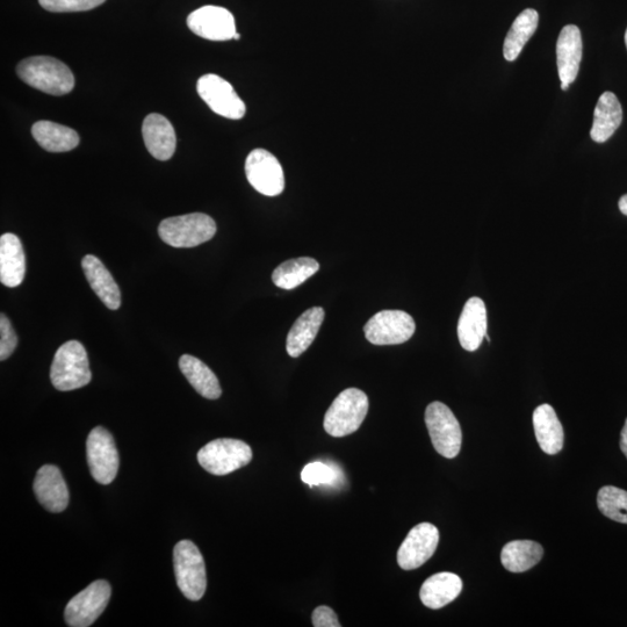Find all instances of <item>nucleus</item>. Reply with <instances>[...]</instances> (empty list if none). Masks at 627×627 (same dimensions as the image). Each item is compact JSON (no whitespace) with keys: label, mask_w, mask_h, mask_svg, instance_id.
Returning <instances> with one entry per match:
<instances>
[{"label":"nucleus","mask_w":627,"mask_h":627,"mask_svg":"<svg viewBox=\"0 0 627 627\" xmlns=\"http://www.w3.org/2000/svg\"><path fill=\"white\" fill-rule=\"evenodd\" d=\"M21 81L52 96H64L74 89L75 77L63 62L49 56H34L17 67Z\"/></svg>","instance_id":"nucleus-1"},{"label":"nucleus","mask_w":627,"mask_h":627,"mask_svg":"<svg viewBox=\"0 0 627 627\" xmlns=\"http://www.w3.org/2000/svg\"><path fill=\"white\" fill-rule=\"evenodd\" d=\"M92 374L88 353L78 341H68L56 351L50 380L61 392L75 391L91 383Z\"/></svg>","instance_id":"nucleus-2"},{"label":"nucleus","mask_w":627,"mask_h":627,"mask_svg":"<svg viewBox=\"0 0 627 627\" xmlns=\"http://www.w3.org/2000/svg\"><path fill=\"white\" fill-rule=\"evenodd\" d=\"M370 402L367 395L357 388L345 389L331 403L324 416V430L331 437H345L356 432L369 413Z\"/></svg>","instance_id":"nucleus-3"},{"label":"nucleus","mask_w":627,"mask_h":627,"mask_svg":"<svg viewBox=\"0 0 627 627\" xmlns=\"http://www.w3.org/2000/svg\"><path fill=\"white\" fill-rule=\"evenodd\" d=\"M216 233V223L204 213H192L165 219L158 227L164 243L174 248H194L211 241Z\"/></svg>","instance_id":"nucleus-4"},{"label":"nucleus","mask_w":627,"mask_h":627,"mask_svg":"<svg viewBox=\"0 0 627 627\" xmlns=\"http://www.w3.org/2000/svg\"><path fill=\"white\" fill-rule=\"evenodd\" d=\"M174 566L180 592L187 600L200 601L207 588L206 566L198 547L191 540H182L175 546Z\"/></svg>","instance_id":"nucleus-5"},{"label":"nucleus","mask_w":627,"mask_h":627,"mask_svg":"<svg viewBox=\"0 0 627 627\" xmlns=\"http://www.w3.org/2000/svg\"><path fill=\"white\" fill-rule=\"evenodd\" d=\"M252 450L247 443L233 438H220L208 443L198 452V461L213 475H227L250 464Z\"/></svg>","instance_id":"nucleus-6"},{"label":"nucleus","mask_w":627,"mask_h":627,"mask_svg":"<svg viewBox=\"0 0 627 627\" xmlns=\"http://www.w3.org/2000/svg\"><path fill=\"white\" fill-rule=\"evenodd\" d=\"M425 424L435 450L445 458H456L463 443V432L452 410L442 402L430 403L425 410Z\"/></svg>","instance_id":"nucleus-7"},{"label":"nucleus","mask_w":627,"mask_h":627,"mask_svg":"<svg viewBox=\"0 0 627 627\" xmlns=\"http://www.w3.org/2000/svg\"><path fill=\"white\" fill-rule=\"evenodd\" d=\"M86 457L93 479L100 485H110L119 471V453L111 432L97 427L86 441Z\"/></svg>","instance_id":"nucleus-8"},{"label":"nucleus","mask_w":627,"mask_h":627,"mask_svg":"<svg viewBox=\"0 0 627 627\" xmlns=\"http://www.w3.org/2000/svg\"><path fill=\"white\" fill-rule=\"evenodd\" d=\"M110 583L98 580L86 587L83 592L71 598L64 611V618L70 627H89L102 616L110 602Z\"/></svg>","instance_id":"nucleus-9"},{"label":"nucleus","mask_w":627,"mask_h":627,"mask_svg":"<svg viewBox=\"0 0 627 627\" xmlns=\"http://www.w3.org/2000/svg\"><path fill=\"white\" fill-rule=\"evenodd\" d=\"M245 175L254 189L266 197H277L285 190L283 167L265 149L252 150L245 161Z\"/></svg>","instance_id":"nucleus-10"},{"label":"nucleus","mask_w":627,"mask_h":627,"mask_svg":"<svg viewBox=\"0 0 627 627\" xmlns=\"http://www.w3.org/2000/svg\"><path fill=\"white\" fill-rule=\"evenodd\" d=\"M416 324L412 316L402 311H383L365 324L366 340L374 345H398L413 337Z\"/></svg>","instance_id":"nucleus-11"},{"label":"nucleus","mask_w":627,"mask_h":627,"mask_svg":"<svg viewBox=\"0 0 627 627\" xmlns=\"http://www.w3.org/2000/svg\"><path fill=\"white\" fill-rule=\"evenodd\" d=\"M197 91L208 107L223 118L240 120L247 112L233 85L218 75L208 74L199 78Z\"/></svg>","instance_id":"nucleus-12"},{"label":"nucleus","mask_w":627,"mask_h":627,"mask_svg":"<svg viewBox=\"0 0 627 627\" xmlns=\"http://www.w3.org/2000/svg\"><path fill=\"white\" fill-rule=\"evenodd\" d=\"M439 543V532L435 525L421 523L415 526L398 552V564L405 571L420 568L434 556Z\"/></svg>","instance_id":"nucleus-13"},{"label":"nucleus","mask_w":627,"mask_h":627,"mask_svg":"<svg viewBox=\"0 0 627 627\" xmlns=\"http://www.w3.org/2000/svg\"><path fill=\"white\" fill-rule=\"evenodd\" d=\"M187 26L200 38L211 41H228L236 34L232 13L220 6H204L187 18Z\"/></svg>","instance_id":"nucleus-14"},{"label":"nucleus","mask_w":627,"mask_h":627,"mask_svg":"<svg viewBox=\"0 0 627 627\" xmlns=\"http://www.w3.org/2000/svg\"><path fill=\"white\" fill-rule=\"evenodd\" d=\"M34 493L41 506L50 513L59 514L69 504V489L59 467L45 465L40 468L34 480Z\"/></svg>","instance_id":"nucleus-15"},{"label":"nucleus","mask_w":627,"mask_h":627,"mask_svg":"<svg viewBox=\"0 0 627 627\" xmlns=\"http://www.w3.org/2000/svg\"><path fill=\"white\" fill-rule=\"evenodd\" d=\"M144 144L158 161H168L176 151V133L171 122L161 114H149L143 121Z\"/></svg>","instance_id":"nucleus-16"},{"label":"nucleus","mask_w":627,"mask_h":627,"mask_svg":"<svg viewBox=\"0 0 627 627\" xmlns=\"http://www.w3.org/2000/svg\"><path fill=\"white\" fill-rule=\"evenodd\" d=\"M487 335V309L484 300L471 298L466 302L458 322V338L466 351L480 348Z\"/></svg>","instance_id":"nucleus-17"},{"label":"nucleus","mask_w":627,"mask_h":627,"mask_svg":"<svg viewBox=\"0 0 627 627\" xmlns=\"http://www.w3.org/2000/svg\"><path fill=\"white\" fill-rule=\"evenodd\" d=\"M582 36L578 26L562 28L557 43L558 71L561 83L571 85L578 77L582 61Z\"/></svg>","instance_id":"nucleus-18"},{"label":"nucleus","mask_w":627,"mask_h":627,"mask_svg":"<svg viewBox=\"0 0 627 627\" xmlns=\"http://www.w3.org/2000/svg\"><path fill=\"white\" fill-rule=\"evenodd\" d=\"M26 258L23 244L17 235L7 233L0 237V281L6 287L23 284Z\"/></svg>","instance_id":"nucleus-19"},{"label":"nucleus","mask_w":627,"mask_h":627,"mask_svg":"<svg viewBox=\"0 0 627 627\" xmlns=\"http://www.w3.org/2000/svg\"><path fill=\"white\" fill-rule=\"evenodd\" d=\"M82 268L98 298L108 309L117 311L121 306L120 288L103 262L96 256L88 255L83 258Z\"/></svg>","instance_id":"nucleus-20"},{"label":"nucleus","mask_w":627,"mask_h":627,"mask_svg":"<svg viewBox=\"0 0 627 627\" xmlns=\"http://www.w3.org/2000/svg\"><path fill=\"white\" fill-rule=\"evenodd\" d=\"M324 315L326 314H324L322 307H313L301 314L287 336L286 350L288 355L298 358L311 347L317 334H319Z\"/></svg>","instance_id":"nucleus-21"},{"label":"nucleus","mask_w":627,"mask_h":627,"mask_svg":"<svg viewBox=\"0 0 627 627\" xmlns=\"http://www.w3.org/2000/svg\"><path fill=\"white\" fill-rule=\"evenodd\" d=\"M463 581L453 573H438L423 583L420 597L425 607L438 610L446 607L460 595Z\"/></svg>","instance_id":"nucleus-22"},{"label":"nucleus","mask_w":627,"mask_h":627,"mask_svg":"<svg viewBox=\"0 0 627 627\" xmlns=\"http://www.w3.org/2000/svg\"><path fill=\"white\" fill-rule=\"evenodd\" d=\"M533 428L542 450L553 456L564 448V429L550 405L539 406L533 413Z\"/></svg>","instance_id":"nucleus-23"},{"label":"nucleus","mask_w":627,"mask_h":627,"mask_svg":"<svg viewBox=\"0 0 627 627\" xmlns=\"http://www.w3.org/2000/svg\"><path fill=\"white\" fill-rule=\"evenodd\" d=\"M623 121V108L612 92H604L595 108L590 136L597 143L607 142Z\"/></svg>","instance_id":"nucleus-24"},{"label":"nucleus","mask_w":627,"mask_h":627,"mask_svg":"<svg viewBox=\"0 0 627 627\" xmlns=\"http://www.w3.org/2000/svg\"><path fill=\"white\" fill-rule=\"evenodd\" d=\"M32 134L39 146L49 153H67L75 149L81 141L74 129L52 121L36 122L32 127Z\"/></svg>","instance_id":"nucleus-25"},{"label":"nucleus","mask_w":627,"mask_h":627,"mask_svg":"<svg viewBox=\"0 0 627 627\" xmlns=\"http://www.w3.org/2000/svg\"><path fill=\"white\" fill-rule=\"evenodd\" d=\"M179 369L194 389L205 399L216 400L222 394L218 377L200 359L184 355L179 359Z\"/></svg>","instance_id":"nucleus-26"},{"label":"nucleus","mask_w":627,"mask_h":627,"mask_svg":"<svg viewBox=\"0 0 627 627\" xmlns=\"http://www.w3.org/2000/svg\"><path fill=\"white\" fill-rule=\"evenodd\" d=\"M544 556L543 546L532 540H514L503 547L501 561L511 573H523L535 567Z\"/></svg>","instance_id":"nucleus-27"},{"label":"nucleus","mask_w":627,"mask_h":627,"mask_svg":"<svg viewBox=\"0 0 627 627\" xmlns=\"http://www.w3.org/2000/svg\"><path fill=\"white\" fill-rule=\"evenodd\" d=\"M539 23V14L536 10H524L520 16L516 18L513 26H511L506 40H504L503 55L504 59L514 62L522 53L526 42L532 35L536 33Z\"/></svg>","instance_id":"nucleus-28"},{"label":"nucleus","mask_w":627,"mask_h":627,"mask_svg":"<svg viewBox=\"0 0 627 627\" xmlns=\"http://www.w3.org/2000/svg\"><path fill=\"white\" fill-rule=\"evenodd\" d=\"M320 264L314 258L300 257L290 259L273 271L272 280L276 286L291 291L315 275Z\"/></svg>","instance_id":"nucleus-29"},{"label":"nucleus","mask_w":627,"mask_h":627,"mask_svg":"<svg viewBox=\"0 0 627 627\" xmlns=\"http://www.w3.org/2000/svg\"><path fill=\"white\" fill-rule=\"evenodd\" d=\"M597 506L610 520L627 524V492L614 486H605L597 495Z\"/></svg>","instance_id":"nucleus-30"},{"label":"nucleus","mask_w":627,"mask_h":627,"mask_svg":"<svg viewBox=\"0 0 627 627\" xmlns=\"http://www.w3.org/2000/svg\"><path fill=\"white\" fill-rule=\"evenodd\" d=\"M301 480L309 487H340L344 482V475L341 468L334 464L315 461V463L306 465L302 470Z\"/></svg>","instance_id":"nucleus-31"},{"label":"nucleus","mask_w":627,"mask_h":627,"mask_svg":"<svg viewBox=\"0 0 627 627\" xmlns=\"http://www.w3.org/2000/svg\"><path fill=\"white\" fill-rule=\"evenodd\" d=\"M105 2L106 0H39L43 9L55 13L90 11Z\"/></svg>","instance_id":"nucleus-32"},{"label":"nucleus","mask_w":627,"mask_h":627,"mask_svg":"<svg viewBox=\"0 0 627 627\" xmlns=\"http://www.w3.org/2000/svg\"><path fill=\"white\" fill-rule=\"evenodd\" d=\"M18 345V337L9 317L0 315V360L9 358Z\"/></svg>","instance_id":"nucleus-33"},{"label":"nucleus","mask_w":627,"mask_h":627,"mask_svg":"<svg viewBox=\"0 0 627 627\" xmlns=\"http://www.w3.org/2000/svg\"><path fill=\"white\" fill-rule=\"evenodd\" d=\"M313 626L315 627H341L340 621L335 611L326 605L316 608L312 616Z\"/></svg>","instance_id":"nucleus-34"},{"label":"nucleus","mask_w":627,"mask_h":627,"mask_svg":"<svg viewBox=\"0 0 627 627\" xmlns=\"http://www.w3.org/2000/svg\"><path fill=\"white\" fill-rule=\"evenodd\" d=\"M621 449L627 458V418L621 435Z\"/></svg>","instance_id":"nucleus-35"},{"label":"nucleus","mask_w":627,"mask_h":627,"mask_svg":"<svg viewBox=\"0 0 627 627\" xmlns=\"http://www.w3.org/2000/svg\"><path fill=\"white\" fill-rule=\"evenodd\" d=\"M619 209H621V212L627 216V194L619 200Z\"/></svg>","instance_id":"nucleus-36"},{"label":"nucleus","mask_w":627,"mask_h":627,"mask_svg":"<svg viewBox=\"0 0 627 627\" xmlns=\"http://www.w3.org/2000/svg\"><path fill=\"white\" fill-rule=\"evenodd\" d=\"M568 88H569V84H567V83H561V89H562V90L567 91V90H568Z\"/></svg>","instance_id":"nucleus-37"},{"label":"nucleus","mask_w":627,"mask_h":627,"mask_svg":"<svg viewBox=\"0 0 627 627\" xmlns=\"http://www.w3.org/2000/svg\"><path fill=\"white\" fill-rule=\"evenodd\" d=\"M234 39L235 40H240L241 39V35L236 32V34L234 35Z\"/></svg>","instance_id":"nucleus-38"},{"label":"nucleus","mask_w":627,"mask_h":627,"mask_svg":"<svg viewBox=\"0 0 627 627\" xmlns=\"http://www.w3.org/2000/svg\"><path fill=\"white\" fill-rule=\"evenodd\" d=\"M625 45H626V48H627V30H626V33H625Z\"/></svg>","instance_id":"nucleus-39"}]
</instances>
